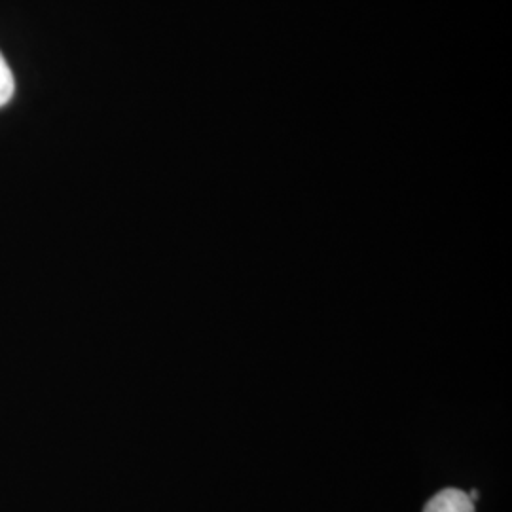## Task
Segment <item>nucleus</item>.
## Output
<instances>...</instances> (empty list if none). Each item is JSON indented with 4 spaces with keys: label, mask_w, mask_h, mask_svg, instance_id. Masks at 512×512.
<instances>
[{
    "label": "nucleus",
    "mask_w": 512,
    "mask_h": 512,
    "mask_svg": "<svg viewBox=\"0 0 512 512\" xmlns=\"http://www.w3.org/2000/svg\"><path fill=\"white\" fill-rule=\"evenodd\" d=\"M16 92V80L4 55L0 54V107H4Z\"/></svg>",
    "instance_id": "nucleus-2"
},
{
    "label": "nucleus",
    "mask_w": 512,
    "mask_h": 512,
    "mask_svg": "<svg viewBox=\"0 0 512 512\" xmlns=\"http://www.w3.org/2000/svg\"><path fill=\"white\" fill-rule=\"evenodd\" d=\"M423 512H475V503L458 488H444L427 501Z\"/></svg>",
    "instance_id": "nucleus-1"
}]
</instances>
